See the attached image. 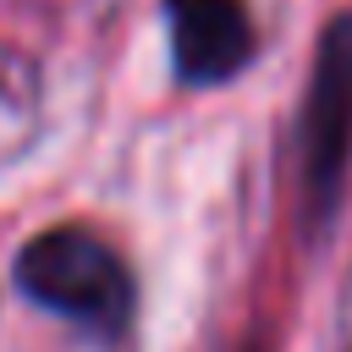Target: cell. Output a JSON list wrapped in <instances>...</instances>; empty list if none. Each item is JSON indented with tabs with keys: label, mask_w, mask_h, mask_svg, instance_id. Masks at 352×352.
<instances>
[{
	"label": "cell",
	"mask_w": 352,
	"mask_h": 352,
	"mask_svg": "<svg viewBox=\"0 0 352 352\" xmlns=\"http://www.w3.org/2000/svg\"><path fill=\"white\" fill-rule=\"evenodd\" d=\"M16 286L38 308H50V314H60L94 336H121L132 324V308H138L132 270L88 226L38 231L16 253Z\"/></svg>",
	"instance_id": "obj_1"
},
{
	"label": "cell",
	"mask_w": 352,
	"mask_h": 352,
	"mask_svg": "<svg viewBox=\"0 0 352 352\" xmlns=\"http://www.w3.org/2000/svg\"><path fill=\"white\" fill-rule=\"evenodd\" d=\"M352 160V16H336L319 33L302 126H297V170H302V209L319 226L336 198Z\"/></svg>",
	"instance_id": "obj_2"
},
{
	"label": "cell",
	"mask_w": 352,
	"mask_h": 352,
	"mask_svg": "<svg viewBox=\"0 0 352 352\" xmlns=\"http://www.w3.org/2000/svg\"><path fill=\"white\" fill-rule=\"evenodd\" d=\"M170 60L187 88H214L236 77L253 55V22L242 0H165Z\"/></svg>",
	"instance_id": "obj_3"
},
{
	"label": "cell",
	"mask_w": 352,
	"mask_h": 352,
	"mask_svg": "<svg viewBox=\"0 0 352 352\" xmlns=\"http://www.w3.org/2000/svg\"><path fill=\"white\" fill-rule=\"evenodd\" d=\"M38 110H44V94H38V72H33V60L0 44V170L33 143V132H38Z\"/></svg>",
	"instance_id": "obj_4"
}]
</instances>
